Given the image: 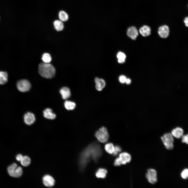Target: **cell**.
Returning a JSON list of instances; mask_svg holds the SVG:
<instances>
[{
    "label": "cell",
    "mask_w": 188,
    "mask_h": 188,
    "mask_svg": "<svg viewBox=\"0 0 188 188\" xmlns=\"http://www.w3.org/2000/svg\"><path fill=\"white\" fill-rule=\"evenodd\" d=\"M127 36L133 40H135L138 36V33L136 28L133 26L129 27L127 30Z\"/></svg>",
    "instance_id": "9"
},
{
    "label": "cell",
    "mask_w": 188,
    "mask_h": 188,
    "mask_svg": "<svg viewBox=\"0 0 188 188\" xmlns=\"http://www.w3.org/2000/svg\"><path fill=\"white\" fill-rule=\"evenodd\" d=\"M64 105L66 108L68 110H73L75 108L76 106L75 103L69 101H66L65 102Z\"/></svg>",
    "instance_id": "22"
},
{
    "label": "cell",
    "mask_w": 188,
    "mask_h": 188,
    "mask_svg": "<svg viewBox=\"0 0 188 188\" xmlns=\"http://www.w3.org/2000/svg\"><path fill=\"white\" fill-rule=\"evenodd\" d=\"M18 90L21 92H25L28 91L31 87V85L29 81L25 79H23L19 81L17 84Z\"/></svg>",
    "instance_id": "5"
},
{
    "label": "cell",
    "mask_w": 188,
    "mask_h": 188,
    "mask_svg": "<svg viewBox=\"0 0 188 188\" xmlns=\"http://www.w3.org/2000/svg\"><path fill=\"white\" fill-rule=\"evenodd\" d=\"M95 136L97 140L102 143H105L108 140L109 135L107 128L103 127L97 131Z\"/></svg>",
    "instance_id": "3"
},
{
    "label": "cell",
    "mask_w": 188,
    "mask_h": 188,
    "mask_svg": "<svg viewBox=\"0 0 188 188\" xmlns=\"http://www.w3.org/2000/svg\"><path fill=\"white\" fill-rule=\"evenodd\" d=\"M181 137L182 142L188 144V134L186 135H183Z\"/></svg>",
    "instance_id": "29"
},
{
    "label": "cell",
    "mask_w": 188,
    "mask_h": 188,
    "mask_svg": "<svg viewBox=\"0 0 188 188\" xmlns=\"http://www.w3.org/2000/svg\"><path fill=\"white\" fill-rule=\"evenodd\" d=\"M43 181L45 186L49 187L54 186L55 183L54 179L52 176L49 175H46L43 177Z\"/></svg>",
    "instance_id": "8"
},
{
    "label": "cell",
    "mask_w": 188,
    "mask_h": 188,
    "mask_svg": "<svg viewBox=\"0 0 188 188\" xmlns=\"http://www.w3.org/2000/svg\"><path fill=\"white\" fill-rule=\"evenodd\" d=\"M20 162L21 164L23 166L26 167L30 164L31 162V160L29 157L25 156H23Z\"/></svg>",
    "instance_id": "25"
},
{
    "label": "cell",
    "mask_w": 188,
    "mask_h": 188,
    "mask_svg": "<svg viewBox=\"0 0 188 188\" xmlns=\"http://www.w3.org/2000/svg\"><path fill=\"white\" fill-rule=\"evenodd\" d=\"M183 133L184 131L182 128L178 127L172 130L171 134L174 137L177 138H179L183 136Z\"/></svg>",
    "instance_id": "14"
},
{
    "label": "cell",
    "mask_w": 188,
    "mask_h": 188,
    "mask_svg": "<svg viewBox=\"0 0 188 188\" xmlns=\"http://www.w3.org/2000/svg\"><path fill=\"white\" fill-rule=\"evenodd\" d=\"M127 78L125 76L121 75L119 78V80L120 83H125Z\"/></svg>",
    "instance_id": "31"
},
{
    "label": "cell",
    "mask_w": 188,
    "mask_h": 188,
    "mask_svg": "<svg viewBox=\"0 0 188 188\" xmlns=\"http://www.w3.org/2000/svg\"><path fill=\"white\" fill-rule=\"evenodd\" d=\"M105 149L107 152L111 154L113 153L114 151L115 147L112 143H108L105 145Z\"/></svg>",
    "instance_id": "23"
},
{
    "label": "cell",
    "mask_w": 188,
    "mask_h": 188,
    "mask_svg": "<svg viewBox=\"0 0 188 188\" xmlns=\"http://www.w3.org/2000/svg\"><path fill=\"white\" fill-rule=\"evenodd\" d=\"M121 151V148L118 146H116L115 147L114 151L113 153V155L115 156L117 155L118 153Z\"/></svg>",
    "instance_id": "30"
},
{
    "label": "cell",
    "mask_w": 188,
    "mask_h": 188,
    "mask_svg": "<svg viewBox=\"0 0 188 188\" xmlns=\"http://www.w3.org/2000/svg\"><path fill=\"white\" fill-rule=\"evenodd\" d=\"M126 57V55L124 53L121 52H119L117 55L118 62L119 63H122L124 62Z\"/></svg>",
    "instance_id": "24"
},
{
    "label": "cell",
    "mask_w": 188,
    "mask_h": 188,
    "mask_svg": "<svg viewBox=\"0 0 188 188\" xmlns=\"http://www.w3.org/2000/svg\"><path fill=\"white\" fill-rule=\"evenodd\" d=\"M43 115L46 118L50 119H54L56 117V115L53 113L52 110L50 108H47L43 111Z\"/></svg>",
    "instance_id": "16"
},
{
    "label": "cell",
    "mask_w": 188,
    "mask_h": 188,
    "mask_svg": "<svg viewBox=\"0 0 188 188\" xmlns=\"http://www.w3.org/2000/svg\"><path fill=\"white\" fill-rule=\"evenodd\" d=\"M146 177L148 181L151 184H154L157 181L156 172L154 169H148L146 174Z\"/></svg>",
    "instance_id": "6"
},
{
    "label": "cell",
    "mask_w": 188,
    "mask_h": 188,
    "mask_svg": "<svg viewBox=\"0 0 188 188\" xmlns=\"http://www.w3.org/2000/svg\"><path fill=\"white\" fill-rule=\"evenodd\" d=\"M131 80L129 78H127L125 83L127 84H129L131 83Z\"/></svg>",
    "instance_id": "35"
},
{
    "label": "cell",
    "mask_w": 188,
    "mask_h": 188,
    "mask_svg": "<svg viewBox=\"0 0 188 188\" xmlns=\"http://www.w3.org/2000/svg\"><path fill=\"white\" fill-rule=\"evenodd\" d=\"M24 120L25 123L26 124L30 125L33 124L35 121V116L33 113L28 112L25 115Z\"/></svg>",
    "instance_id": "11"
},
{
    "label": "cell",
    "mask_w": 188,
    "mask_h": 188,
    "mask_svg": "<svg viewBox=\"0 0 188 188\" xmlns=\"http://www.w3.org/2000/svg\"><path fill=\"white\" fill-rule=\"evenodd\" d=\"M119 158L121 164H125L131 161V155L126 152H123L119 155Z\"/></svg>",
    "instance_id": "10"
},
{
    "label": "cell",
    "mask_w": 188,
    "mask_h": 188,
    "mask_svg": "<svg viewBox=\"0 0 188 188\" xmlns=\"http://www.w3.org/2000/svg\"><path fill=\"white\" fill-rule=\"evenodd\" d=\"M8 75L6 72L0 71V84H4L8 81Z\"/></svg>",
    "instance_id": "20"
},
{
    "label": "cell",
    "mask_w": 188,
    "mask_h": 188,
    "mask_svg": "<svg viewBox=\"0 0 188 188\" xmlns=\"http://www.w3.org/2000/svg\"><path fill=\"white\" fill-rule=\"evenodd\" d=\"M38 70L39 73L42 77L46 78H52L55 74V68L49 63H40L38 66Z\"/></svg>",
    "instance_id": "2"
},
{
    "label": "cell",
    "mask_w": 188,
    "mask_h": 188,
    "mask_svg": "<svg viewBox=\"0 0 188 188\" xmlns=\"http://www.w3.org/2000/svg\"><path fill=\"white\" fill-rule=\"evenodd\" d=\"M17 167V164L15 163H13L9 166L7 168L9 174L11 173Z\"/></svg>",
    "instance_id": "27"
},
{
    "label": "cell",
    "mask_w": 188,
    "mask_h": 188,
    "mask_svg": "<svg viewBox=\"0 0 188 188\" xmlns=\"http://www.w3.org/2000/svg\"><path fill=\"white\" fill-rule=\"evenodd\" d=\"M22 168L20 167H18L9 175L13 177H19L22 175Z\"/></svg>",
    "instance_id": "19"
},
{
    "label": "cell",
    "mask_w": 188,
    "mask_h": 188,
    "mask_svg": "<svg viewBox=\"0 0 188 188\" xmlns=\"http://www.w3.org/2000/svg\"><path fill=\"white\" fill-rule=\"evenodd\" d=\"M95 82L96 83V88L98 91L102 90L105 86V82L104 80L102 79L96 78L95 79Z\"/></svg>",
    "instance_id": "12"
},
{
    "label": "cell",
    "mask_w": 188,
    "mask_h": 188,
    "mask_svg": "<svg viewBox=\"0 0 188 188\" xmlns=\"http://www.w3.org/2000/svg\"><path fill=\"white\" fill-rule=\"evenodd\" d=\"M42 59L43 62L46 63H49L51 60L50 55L48 53L44 54L42 55Z\"/></svg>",
    "instance_id": "26"
},
{
    "label": "cell",
    "mask_w": 188,
    "mask_h": 188,
    "mask_svg": "<svg viewBox=\"0 0 188 188\" xmlns=\"http://www.w3.org/2000/svg\"><path fill=\"white\" fill-rule=\"evenodd\" d=\"M158 32L159 36L162 38H167L169 33V27L168 26L164 25L160 26L158 29Z\"/></svg>",
    "instance_id": "7"
},
{
    "label": "cell",
    "mask_w": 188,
    "mask_h": 188,
    "mask_svg": "<svg viewBox=\"0 0 188 188\" xmlns=\"http://www.w3.org/2000/svg\"><path fill=\"white\" fill-rule=\"evenodd\" d=\"M172 134L168 133L164 134L161 139L166 148L169 150L173 148L174 139Z\"/></svg>",
    "instance_id": "4"
},
{
    "label": "cell",
    "mask_w": 188,
    "mask_h": 188,
    "mask_svg": "<svg viewBox=\"0 0 188 188\" xmlns=\"http://www.w3.org/2000/svg\"><path fill=\"white\" fill-rule=\"evenodd\" d=\"M184 22L185 26L188 27V16L184 18Z\"/></svg>",
    "instance_id": "34"
},
{
    "label": "cell",
    "mask_w": 188,
    "mask_h": 188,
    "mask_svg": "<svg viewBox=\"0 0 188 188\" xmlns=\"http://www.w3.org/2000/svg\"><path fill=\"white\" fill-rule=\"evenodd\" d=\"M23 157V156L22 155L19 154L17 155L16 157V159L17 161H21L22 160Z\"/></svg>",
    "instance_id": "33"
},
{
    "label": "cell",
    "mask_w": 188,
    "mask_h": 188,
    "mask_svg": "<svg viewBox=\"0 0 188 188\" xmlns=\"http://www.w3.org/2000/svg\"><path fill=\"white\" fill-rule=\"evenodd\" d=\"M181 176L182 178L186 179L188 178V169H184L181 173Z\"/></svg>",
    "instance_id": "28"
},
{
    "label": "cell",
    "mask_w": 188,
    "mask_h": 188,
    "mask_svg": "<svg viewBox=\"0 0 188 188\" xmlns=\"http://www.w3.org/2000/svg\"><path fill=\"white\" fill-rule=\"evenodd\" d=\"M102 154L100 146L97 144H92L87 147L81 154L80 165L83 169L91 159L96 161Z\"/></svg>",
    "instance_id": "1"
},
{
    "label": "cell",
    "mask_w": 188,
    "mask_h": 188,
    "mask_svg": "<svg viewBox=\"0 0 188 188\" xmlns=\"http://www.w3.org/2000/svg\"><path fill=\"white\" fill-rule=\"evenodd\" d=\"M139 32L143 36L146 37L150 35L151 29L150 27L148 26L144 25L140 28Z\"/></svg>",
    "instance_id": "13"
},
{
    "label": "cell",
    "mask_w": 188,
    "mask_h": 188,
    "mask_svg": "<svg viewBox=\"0 0 188 188\" xmlns=\"http://www.w3.org/2000/svg\"><path fill=\"white\" fill-rule=\"evenodd\" d=\"M60 92L62 98L65 99L69 98L71 95L69 89L67 87H64L61 88Z\"/></svg>",
    "instance_id": "15"
},
{
    "label": "cell",
    "mask_w": 188,
    "mask_h": 188,
    "mask_svg": "<svg viewBox=\"0 0 188 188\" xmlns=\"http://www.w3.org/2000/svg\"><path fill=\"white\" fill-rule=\"evenodd\" d=\"M107 173V171L106 169L100 168L97 172L96 175L97 178H104L106 177Z\"/></svg>",
    "instance_id": "21"
},
{
    "label": "cell",
    "mask_w": 188,
    "mask_h": 188,
    "mask_svg": "<svg viewBox=\"0 0 188 188\" xmlns=\"http://www.w3.org/2000/svg\"><path fill=\"white\" fill-rule=\"evenodd\" d=\"M121 164V161L119 157L117 158L115 160L114 165L116 166H119Z\"/></svg>",
    "instance_id": "32"
},
{
    "label": "cell",
    "mask_w": 188,
    "mask_h": 188,
    "mask_svg": "<svg viewBox=\"0 0 188 188\" xmlns=\"http://www.w3.org/2000/svg\"><path fill=\"white\" fill-rule=\"evenodd\" d=\"M58 17L59 20L63 22L67 21L69 18V16L67 13L64 11L63 10H61L59 12Z\"/></svg>",
    "instance_id": "18"
},
{
    "label": "cell",
    "mask_w": 188,
    "mask_h": 188,
    "mask_svg": "<svg viewBox=\"0 0 188 188\" xmlns=\"http://www.w3.org/2000/svg\"><path fill=\"white\" fill-rule=\"evenodd\" d=\"M55 29L58 31H62L64 28L63 22L60 20H56L54 21L53 23Z\"/></svg>",
    "instance_id": "17"
}]
</instances>
